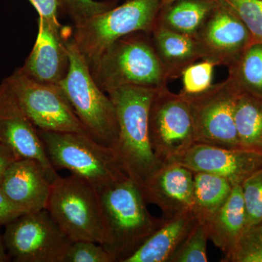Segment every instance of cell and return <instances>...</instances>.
I'll list each match as a JSON object with an SVG mask.
<instances>
[{
	"label": "cell",
	"mask_w": 262,
	"mask_h": 262,
	"mask_svg": "<svg viewBox=\"0 0 262 262\" xmlns=\"http://www.w3.org/2000/svg\"><path fill=\"white\" fill-rule=\"evenodd\" d=\"M150 144L163 164L170 163L195 144L189 101L185 95L174 94L168 86L158 89L148 117Z\"/></svg>",
	"instance_id": "ba28073f"
},
{
	"label": "cell",
	"mask_w": 262,
	"mask_h": 262,
	"mask_svg": "<svg viewBox=\"0 0 262 262\" xmlns=\"http://www.w3.org/2000/svg\"><path fill=\"white\" fill-rule=\"evenodd\" d=\"M234 117L241 147L262 153V100L241 93Z\"/></svg>",
	"instance_id": "603a6c76"
},
{
	"label": "cell",
	"mask_w": 262,
	"mask_h": 262,
	"mask_svg": "<svg viewBox=\"0 0 262 262\" xmlns=\"http://www.w3.org/2000/svg\"><path fill=\"white\" fill-rule=\"evenodd\" d=\"M47 210L72 242L107 241L99 193L83 179L71 174L52 183Z\"/></svg>",
	"instance_id": "8992f818"
},
{
	"label": "cell",
	"mask_w": 262,
	"mask_h": 262,
	"mask_svg": "<svg viewBox=\"0 0 262 262\" xmlns=\"http://www.w3.org/2000/svg\"><path fill=\"white\" fill-rule=\"evenodd\" d=\"M162 0H128L123 5L74 25L72 38L91 64L113 43L136 32L151 33Z\"/></svg>",
	"instance_id": "52a82bcc"
},
{
	"label": "cell",
	"mask_w": 262,
	"mask_h": 262,
	"mask_svg": "<svg viewBox=\"0 0 262 262\" xmlns=\"http://www.w3.org/2000/svg\"><path fill=\"white\" fill-rule=\"evenodd\" d=\"M4 80L38 130L89 135L59 84L38 82L18 69Z\"/></svg>",
	"instance_id": "30bf717a"
},
{
	"label": "cell",
	"mask_w": 262,
	"mask_h": 262,
	"mask_svg": "<svg viewBox=\"0 0 262 262\" xmlns=\"http://www.w3.org/2000/svg\"><path fill=\"white\" fill-rule=\"evenodd\" d=\"M39 134L54 168L70 170L98 193L128 178L115 150L89 135L42 130Z\"/></svg>",
	"instance_id": "277c9868"
},
{
	"label": "cell",
	"mask_w": 262,
	"mask_h": 262,
	"mask_svg": "<svg viewBox=\"0 0 262 262\" xmlns=\"http://www.w3.org/2000/svg\"><path fill=\"white\" fill-rule=\"evenodd\" d=\"M156 91L127 86L107 93L118 123L115 151L125 173L139 187L163 165L153 152L148 130L150 105Z\"/></svg>",
	"instance_id": "6da1fadb"
},
{
	"label": "cell",
	"mask_w": 262,
	"mask_h": 262,
	"mask_svg": "<svg viewBox=\"0 0 262 262\" xmlns=\"http://www.w3.org/2000/svg\"><path fill=\"white\" fill-rule=\"evenodd\" d=\"M209 227L207 222L198 221L187 237L181 243L168 262H207V242Z\"/></svg>",
	"instance_id": "d4e9b609"
},
{
	"label": "cell",
	"mask_w": 262,
	"mask_h": 262,
	"mask_svg": "<svg viewBox=\"0 0 262 262\" xmlns=\"http://www.w3.org/2000/svg\"><path fill=\"white\" fill-rule=\"evenodd\" d=\"M58 8L69 15L74 25L101 14L117 6L116 0H57Z\"/></svg>",
	"instance_id": "f1b7e54d"
},
{
	"label": "cell",
	"mask_w": 262,
	"mask_h": 262,
	"mask_svg": "<svg viewBox=\"0 0 262 262\" xmlns=\"http://www.w3.org/2000/svg\"><path fill=\"white\" fill-rule=\"evenodd\" d=\"M29 2L37 10L39 18L56 25L61 24L58 20L59 8L57 0H29Z\"/></svg>",
	"instance_id": "1f68e13d"
},
{
	"label": "cell",
	"mask_w": 262,
	"mask_h": 262,
	"mask_svg": "<svg viewBox=\"0 0 262 262\" xmlns=\"http://www.w3.org/2000/svg\"><path fill=\"white\" fill-rule=\"evenodd\" d=\"M228 70V77L241 93L262 100V44L250 45Z\"/></svg>",
	"instance_id": "cb8c5ba5"
},
{
	"label": "cell",
	"mask_w": 262,
	"mask_h": 262,
	"mask_svg": "<svg viewBox=\"0 0 262 262\" xmlns=\"http://www.w3.org/2000/svg\"><path fill=\"white\" fill-rule=\"evenodd\" d=\"M10 261V257L7 253L6 248H5L4 241H3V236L0 233V262H6Z\"/></svg>",
	"instance_id": "e575fe53"
},
{
	"label": "cell",
	"mask_w": 262,
	"mask_h": 262,
	"mask_svg": "<svg viewBox=\"0 0 262 262\" xmlns=\"http://www.w3.org/2000/svg\"><path fill=\"white\" fill-rule=\"evenodd\" d=\"M0 143L20 158L39 162L51 183L60 177L48 158L39 130L4 80L0 84Z\"/></svg>",
	"instance_id": "4fadbf2b"
},
{
	"label": "cell",
	"mask_w": 262,
	"mask_h": 262,
	"mask_svg": "<svg viewBox=\"0 0 262 262\" xmlns=\"http://www.w3.org/2000/svg\"><path fill=\"white\" fill-rule=\"evenodd\" d=\"M37 39L24 65V75L44 83L59 84L70 68L67 42L72 37V27L56 25L38 18Z\"/></svg>",
	"instance_id": "9a60e30c"
},
{
	"label": "cell",
	"mask_w": 262,
	"mask_h": 262,
	"mask_svg": "<svg viewBox=\"0 0 262 262\" xmlns=\"http://www.w3.org/2000/svg\"><path fill=\"white\" fill-rule=\"evenodd\" d=\"M155 51L168 80L181 77L183 71L201 59L195 38L155 24L151 33Z\"/></svg>",
	"instance_id": "ac0fdd59"
},
{
	"label": "cell",
	"mask_w": 262,
	"mask_h": 262,
	"mask_svg": "<svg viewBox=\"0 0 262 262\" xmlns=\"http://www.w3.org/2000/svg\"><path fill=\"white\" fill-rule=\"evenodd\" d=\"M20 158L10 148L0 143V184L10 165Z\"/></svg>",
	"instance_id": "836d02e7"
},
{
	"label": "cell",
	"mask_w": 262,
	"mask_h": 262,
	"mask_svg": "<svg viewBox=\"0 0 262 262\" xmlns=\"http://www.w3.org/2000/svg\"><path fill=\"white\" fill-rule=\"evenodd\" d=\"M95 82L106 94L127 86L160 89L168 78L151 34L136 32L117 39L89 64Z\"/></svg>",
	"instance_id": "7a4b0ae2"
},
{
	"label": "cell",
	"mask_w": 262,
	"mask_h": 262,
	"mask_svg": "<svg viewBox=\"0 0 262 262\" xmlns=\"http://www.w3.org/2000/svg\"><path fill=\"white\" fill-rule=\"evenodd\" d=\"M24 213L0 189V226H6Z\"/></svg>",
	"instance_id": "d6a6232c"
},
{
	"label": "cell",
	"mask_w": 262,
	"mask_h": 262,
	"mask_svg": "<svg viewBox=\"0 0 262 262\" xmlns=\"http://www.w3.org/2000/svg\"><path fill=\"white\" fill-rule=\"evenodd\" d=\"M51 184L39 162L20 158L7 170L0 189L26 213L47 209Z\"/></svg>",
	"instance_id": "e0dca14e"
},
{
	"label": "cell",
	"mask_w": 262,
	"mask_h": 262,
	"mask_svg": "<svg viewBox=\"0 0 262 262\" xmlns=\"http://www.w3.org/2000/svg\"><path fill=\"white\" fill-rule=\"evenodd\" d=\"M192 211L202 222H208L225 204L233 186L225 178L213 174L193 172Z\"/></svg>",
	"instance_id": "7402d4cb"
},
{
	"label": "cell",
	"mask_w": 262,
	"mask_h": 262,
	"mask_svg": "<svg viewBox=\"0 0 262 262\" xmlns=\"http://www.w3.org/2000/svg\"><path fill=\"white\" fill-rule=\"evenodd\" d=\"M175 1H177V0H162V8L171 4V3H174Z\"/></svg>",
	"instance_id": "d590c367"
},
{
	"label": "cell",
	"mask_w": 262,
	"mask_h": 262,
	"mask_svg": "<svg viewBox=\"0 0 262 262\" xmlns=\"http://www.w3.org/2000/svg\"><path fill=\"white\" fill-rule=\"evenodd\" d=\"M3 237L10 259L16 262H64L72 243L47 209L20 215L5 226Z\"/></svg>",
	"instance_id": "9c48e42d"
},
{
	"label": "cell",
	"mask_w": 262,
	"mask_h": 262,
	"mask_svg": "<svg viewBox=\"0 0 262 262\" xmlns=\"http://www.w3.org/2000/svg\"><path fill=\"white\" fill-rule=\"evenodd\" d=\"M224 262H262V222L247 227Z\"/></svg>",
	"instance_id": "484cf974"
},
{
	"label": "cell",
	"mask_w": 262,
	"mask_h": 262,
	"mask_svg": "<svg viewBox=\"0 0 262 262\" xmlns=\"http://www.w3.org/2000/svg\"><path fill=\"white\" fill-rule=\"evenodd\" d=\"M125 1H128V0H125Z\"/></svg>",
	"instance_id": "8d00e7d4"
},
{
	"label": "cell",
	"mask_w": 262,
	"mask_h": 262,
	"mask_svg": "<svg viewBox=\"0 0 262 262\" xmlns=\"http://www.w3.org/2000/svg\"><path fill=\"white\" fill-rule=\"evenodd\" d=\"M170 163L180 164L193 172L219 176L234 187L262 169V153L195 143Z\"/></svg>",
	"instance_id": "5bb4252c"
},
{
	"label": "cell",
	"mask_w": 262,
	"mask_h": 262,
	"mask_svg": "<svg viewBox=\"0 0 262 262\" xmlns=\"http://www.w3.org/2000/svg\"><path fill=\"white\" fill-rule=\"evenodd\" d=\"M215 65L211 61L202 60L189 66L182 75V94L192 96L202 94L213 85V71Z\"/></svg>",
	"instance_id": "83f0119b"
},
{
	"label": "cell",
	"mask_w": 262,
	"mask_h": 262,
	"mask_svg": "<svg viewBox=\"0 0 262 262\" xmlns=\"http://www.w3.org/2000/svg\"><path fill=\"white\" fill-rule=\"evenodd\" d=\"M244 22L251 42L262 44V0H221Z\"/></svg>",
	"instance_id": "4316f807"
},
{
	"label": "cell",
	"mask_w": 262,
	"mask_h": 262,
	"mask_svg": "<svg viewBox=\"0 0 262 262\" xmlns=\"http://www.w3.org/2000/svg\"><path fill=\"white\" fill-rule=\"evenodd\" d=\"M194 37L199 46L202 60L227 68L252 44L244 22L221 0H215L211 13Z\"/></svg>",
	"instance_id": "7c38bea8"
},
{
	"label": "cell",
	"mask_w": 262,
	"mask_h": 262,
	"mask_svg": "<svg viewBox=\"0 0 262 262\" xmlns=\"http://www.w3.org/2000/svg\"><path fill=\"white\" fill-rule=\"evenodd\" d=\"M241 93L233 81L227 77L202 94L185 95L190 108L195 143L241 148L234 117L236 100Z\"/></svg>",
	"instance_id": "8fae6325"
},
{
	"label": "cell",
	"mask_w": 262,
	"mask_h": 262,
	"mask_svg": "<svg viewBox=\"0 0 262 262\" xmlns=\"http://www.w3.org/2000/svg\"><path fill=\"white\" fill-rule=\"evenodd\" d=\"M215 0H177L163 7L156 24L170 30L194 37L211 13Z\"/></svg>",
	"instance_id": "44dd1931"
},
{
	"label": "cell",
	"mask_w": 262,
	"mask_h": 262,
	"mask_svg": "<svg viewBox=\"0 0 262 262\" xmlns=\"http://www.w3.org/2000/svg\"><path fill=\"white\" fill-rule=\"evenodd\" d=\"M248 227L262 222V169L241 184Z\"/></svg>",
	"instance_id": "f546056e"
},
{
	"label": "cell",
	"mask_w": 262,
	"mask_h": 262,
	"mask_svg": "<svg viewBox=\"0 0 262 262\" xmlns=\"http://www.w3.org/2000/svg\"><path fill=\"white\" fill-rule=\"evenodd\" d=\"M207 222L213 244L225 256L232 252L248 227L241 185L234 186L225 204Z\"/></svg>",
	"instance_id": "ffe728a7"
},
{
	"label": "cell",
	"mask_w": 262,
	"mask_h": 262,
	"mask_svg": "<svg viewBox=\"0 0 262 262\" xmlns=\"http://www.w3.org/2000/svg\"><path fill=\"white\" fill-rule=\"evenodd\" d=\"M64 262H115V260L102 245L80 241L71 244Z\"/></svg>",
	"instance_id": "4dcf8cb0"
},
{
	"label": "cell",
	"mask_w": 262,
	"mask_h": 262,
	"mask_svg": "<svg viewBox=\"0 0 262 262\" xmlns=\"http://www.w3.org/2000/svg\"><path fill=\"white\" fill-rule=\"evenodd\" d=\"M198 221L192 211L165 219L159 228L125 262H168Z\"/></svg>",
	"instance_id": "d6986e66"
},
{
	"label": "cell",
	"mask_w": 262,
	"mask_h": 262,
	"mask_svg": "<svg viewBox=\"0 0 262 262\" xmlns=\"http://www.w3.org/2000/svg\"><path fill=\"white\" fill-rule=\"evenodd\" d=\"M194 173L177 163L163 164L140 187L146 204L159 207L163 219L192 211Z\"/></svg>",
	"instance_id": "2e32d148"
},
{
	"label": "cell",
	"mask_w": 262,
	"mask_h": 262,
	"mask_svg": "<svg viewBox=\"0 0 262 262\" xmlns=\"http://www.w3.org/2000/svg\"><path fill=\"white\" fill-rule=\"evenodd\" d=\"M67 48L70 68L60 87L89 135L115 149L119 128L113 101L95 82L89 63L72 37L67 42Z\"/></svg>",
	"instance_id": "5b68a950"
},
{
	"label": "cell",
	"mask_w": 262,
	"mask_h": 262,
	"mask_svg": "<svg viewBox=\"0 0 262 262\" xmlns=\"http://www.w3.org/2000/svg\"><path fill=\"white\" fill-rule=\"evenodd\" d=\"M99 194L107 230L103 246L115 262H125L165 219L150 214L140 187L129 177Z\"/></svg>",
	"instance_id": "3957f363"
}]
</instances>
